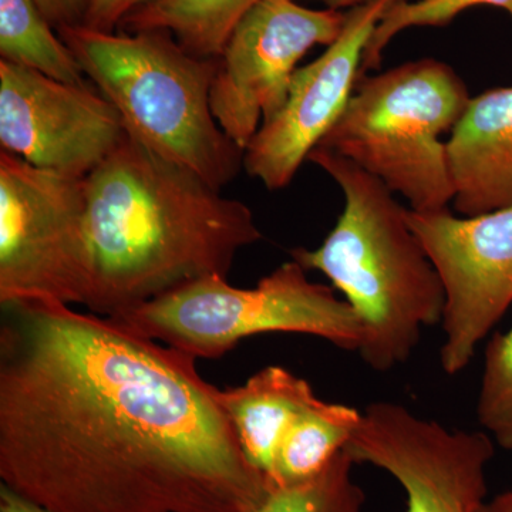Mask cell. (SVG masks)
Masks as SVG:
<instances>
[{"mask_svg": "<svg viewBox=\"0 0 512 512\" xmlns=\"http://www.w3.org/2000/svg\"><path fill=\"white\" fill-rule=\"evenodd\" d=\"M0 306V484L50 512H252L265 497L195 357L64 303Z\"/></svg>", "mask_w": 512, "mask_h": 512, "instance_id": "1", "label": "cell"}, {"mask_svg": "<svg viewBox=\"0 0 512 512\" xmlns=\"http://www.w3.org/2000/svg\"><path fill=\"white\" fill-rule=\"evenodd\" d=\"M90 286L86 308L116 318L208 276L228 278L261 241L254 212L126 134L84 178Z\"/></svg>", "mask_w": 512, "mask_h": 512, "instance_id": "2", "label": "cell"}, {"mask_svg": "<svg viewBox=\"0 0 512 512\" xmlns=\"http://www.w3.org/2000/svg\"><path fill=\"white\" fill-rule=\"evenodd\" d=\"M308 160L339 185L345 207L322 245L292 249V259L345 295L363 326L357 353L370 369L389 372L413 355L424 328L443 322V281L407 208L382 181L325 147Z\"/></svg>", "mask_w": 512, "mask_h": 512, "instance_id": "3", "label": "cell"}, {"mask_svg": "<svg viewBox=\"0 0 512 512\" xmlns=\"http://www.w3.org/2000/svg\"><path fill=\"white\" fill-rule=\"evenodd\" d=\"M84 74L114 104L127 134L222 191L244 168V150L211 109L218 59L192 55L165 30H59Z\"/></svg>", "mask_w": 512, "mask_h": 512, "instance_id": "4", "label": "cell"}, {"mask_svg": "<svg viewBox=\"0 0 512 512\" xmlns=\"http://www.w3.org/2000/svg\"><path fill=\"white\" fill-rule=\"evenodd\" d=\"M471 97L453 67L420 59L362 76L320 147L348 158L410 204L447 210L454 200L447 143Z\"/></svg>", "mask_w": 512, "mask_h": 512, "instance_id": "5", "label": "cell"}, {"mask_svg": "<svg viewBox=\"0 0 512 512\" xmlns=\"http://www.w3.org/2000/svg\"><path fill=\"white\" fill-rule=\"evenodd\" d=\"M114 319L197 360L218 359L262 333L316 336L349 352H357L363 340L352 306L333 286L311 281L293 259L255 288H235L224 276H208Z\"/></svg>", "mask_w": 512, "mask_h": 512, "instance_id": "6", "label": "cell"}, {"mask_svg": "<svg viewBox=\"0 0 512 512\" xmlns=\"http://www.w3.org/2000/svg\"><path fill=\"white\" fill-rule=\"evenodd\" d=\"M84 178L0 151V305H86L90 251Z\"/></svg>", "mask_w": 512, "mask_h": 512, "instance_id": "7", "label": "cell"}, {"mask_svg": "<svg viewBox=\"0 0 512 512\" xmlns=\"http://www.w3.org/2000/svg\"><path fill=\"white\" fill-rule=\"evenodd\" d=\"M346 13L296 0H261L238 23L218 59L211 109L225 134L245 151L266 120L284 106L292 77L315 46L332 45Z\"/></svg>", "mask_w": 512, "mask_h": 512, "instance_id": "8", "label": "cell"}, {"mask_svg": "<svg viewBox=\"0 0 512 512\" xmlns=\"http://www.w3.org/2000/svg\"><path fill=\"white\" fill-rule=\"evenodd\" d=\"M346 451L356 464L386 471L406 495V512H481L494 440L484 431L450 430L402 404L362 412Z\"/></svg>", "mask_w": 512, "mask_h": 512, "instance_id": "9", "label": "cell"}, {"mask_svg": "<svg viewBox=\"0 0 512 512\" xmlns=\"http://www.w3.org/2000/svg\"><path fill=\"white\" fill-rule=\"evenodd\" d=\"M407 221L443 281L440 363L456 376L512 303V207L474 217L407 208Z\"/></svg>", "mask_w": 512, "mask_h": 512, "instance_id": "10", "label": "cell"}, {"mask_svg": "<svg viewBox=\"0 0 512 512\" xmlns=\"http://www.w3.org/2000/svg\"><path fill=\"white\" fill-rule=\"evenodd\" d=\"M89 82H60L0 60L2 151L43 170L89 177L127 134L114 104Z\"/></svg>", "mask_w": 512, "mask_h": 512, "instance_id": "11", "label": "cell"}, {"mask_svg": "<svg viewBox=\"0 0 512 512\" xmlns=\"http://www.w3.org/2000/svg\"><path fill=\"white\" fill-rule=\"evenodd\" d=\"M402 0H369L346 13L338 39L293 74L282 109L244 151V170L268 190L288 187L303 161L348 107L362 77L363 55L387 10Z\"/></svg>", "mask_w": 512, "mask_h": 512, "instance_id": "12", "label": "cell"}, {"mask_svg": "<svg viewBox=\"0 0 512 512\" xmlns=\"http://www.w3.org/2000/svg\"><path fill=\"white\" fill-rule=\"evenodd\" d=\"M447 160L458 215L512 207V86L470 100L447 141Z\"/></svg>", "mask_w": 512, "mask_h": 512, "instance_id": "13", "label": "cell"}, {"mask_svg": "<svg viewBox=\"0 0 512 512\" xmlns=\"http://www.w3.org/2000/svg\"><path fill=\"white\" fill-rule=\"evenodd\" d=\"M318 399L311 384L282 366L264 367L242 386L221 390L245 456L268 481L292 424Z\"/></svg>", "mask_w": 512, "mask_h": 512, "instance_id": "14", "label": "cell"}, {"mask_svg": "<svg viewBox=\"0 0 512 512\" xmlns=\"http://www.w3.org/2000/svg\"><path fill=\"white\" fill-rule=\"evenodd\" d=\"M261 0H154L131 13L127 32L165 30L192 55L220 59L232 32Z\"/></svg>", "mask_w": 512, "mask_h": 512, "instance_id": "15", "label": "cell"}, {"mask_svg": "<svg viewBox=\"0 0 512 512\" xmlns=\"http://www.w3.org/2000/svg\"><path fill=\"white\" fill-rule=\"evenodd\" d=\"M360 420L362 410L316 400L282 441L269 484H298L318 476L345 450Z\"/></svg>", "mask_w": 512, "mask_h": 512, "instance_id": "16", "label": "cell"}, {"mask_svg": "<svg viewBox=\"0 0 512 512\" xmlns=\"http://www.w3.org/2000/svg\"><path fill=\"white\" fill-rule=\"evenodd\" d=\"M53 29L36 0H0V60L60 82H89L72 50Z\"/></svg>", "mask_w": 512, "mask_h": 512, "instance_id": "17", "label": "cell"}, {"mask_svg": "<svg viewBox=\"0 0 512 512\" xmlns=\"http://www.w3.org/2000/svg\"><path fill=\"white\" fill-rule=\"evenodd\" d=\"M355 466L345 448L318 476L298 484H269L252 512H365L366 495L356 483Z\"/></svg>", "mask_w": 512, "mask_h": 512, "instance_id": "18", "label": "cell"}, {"mask_svg": "<svg viewBox=\"0 0 512 512\" xmlns=\"http://www.w3.org/2000/svg\"><path fill=\"white\" fill-rule=\"evenodd\" d=\"M477 6H494L510 13L512 0H402L383 16L375 33L370 37L362 62V76L369 70L379 69L383 53L392 39L403 30L424 26L448 25L460 13Z\"/></svg>", "mask_w": 512, "mask_h": 512, "instance_id": "19", "label": "cell"}, {"mask_svg": "<svg viewBox=\"0 0 512 512\" xmlns=\"http://www.w3.org/2000/svg\"><path fill=\"white\" fill-rule=\"evenodd\" d=\"M477 417L498 446L512 451V328L495 333L485 349Z\"/></svg>", "mask_w": 512, "mask_h": 512, "instance_id": "20", "label": "cell"}, {"mask_svg": "<svg viewBox=\"0 0 512 512\" xmlns=\"http://www.w3.org/2000/svg\"><path fill=\"white\" fill-rule=\"evenodd\" d=\"M154 0H90L84 28L113 33L136 10Z\"/></svg>", "mask_w": 512, "mask_h": 512, "instance_id": "21", "label": "cell"}, {"mask_svg": "<svg viewBox=\"0 0 512 512\" xmlns=\"http://www.w3.org/2000/svg\"><path fill=\"white\" fill-rule=\"evenodd\" d=\"M36 3L56 32L84 26L90 6V0H36Z\"/></svg>", "mask_w": 512, "mask_h": 512, "instance_id": "22", "label": "cell"}, {"mask_svg": "<svg viewBox=\"0 0 512 512\" xmlns=\"http://www.w3.org/2000/svg\"><path fill=\"white\" fill-rule=\"evenodd\" d=\"M0 512H50L0 484Z\"/></svg>", "mask_w": 512, "mask_h": 512, "instance_id": "23", "label": "cell"}, {"mask_svg": "<svg viewBox=\"0 0 512 512\" xmlns=\"http://www.w3.org/2000/svg\"><path fill=\"white\" fill-rule=\"evenodd\" d=\"M481 512H512V491L495 495L490 501H485Z\"/></svg>", "mask_w": 512, "mask_h": 512, "instance_id": "24", "label": "cell"}, {"mask_svg": "<svg viewBox=\"0 0 512 512\" xmlns=\"http://www.w3.org/2000/svg\"><path fill=\"white\" fill-rule=\"evenodd\" d=\"M320 2L326 3L330 9L340 8H355V6L363 5V3L369 2V0H320Z\"/></svg>", "mask_w": 512, "mask_h": 512, "instance_id": "25", "label": "cell"}]
</instances>
